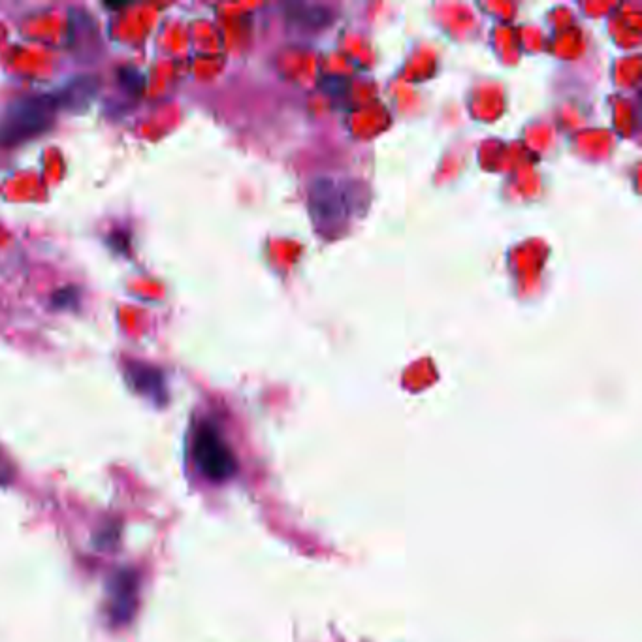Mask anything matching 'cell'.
<instances>
[{"instance_id": "cell-1", "label": "cell", "mask_w": 642, "mask_h": 642, "mask_svg": "<svg viewBox=\"0 0 642 642\" xmlns=\"http://www.w3.org/2000/svg\"><path fill=\"white\" fill-rule=\"evenodd\" d=\"M61 106V98L53 95H31L16 100L0 117V147H14L46 132Z\"/></svg>"}, {"instance_id": "cell-2", "label": "cell", "mask_w": 642, "mask_h": 642, "mask_svg": "<svg viewBox=\"0 0 642 642\" xmlns=\"http://www.w3.org/2000/svg\"><path fill=\"white\" fill-rule=\"evenodd\" d=\"M194 462L202 475L215 482L226 481L236 471V458L225 439L211 424H202L194 435Z\"/></svg>"}, {"instance_id": "cell-3", "label": "cell", "mask_w": 642, "mask_h": 642, "mask_svg": "<svg viewBox=\"0 0 642 642\" xmlns=\"http://www.w3.org/2000/svg\"><path fill=\"white\" fill-rule=\"evenodd\" d=\"M127 375H129L132 386L140 394H145L155 400L164 396V381H162L161 371L155 370L151 366H145L142 362H134V364H130Z\"/></svg>"}, {"instance_id": "cell-4", "label": "cell", "mask_w": 642, "mask_h": 642, "mask_svg": "<svg viewBox=\"0 0 642 642\" xmlns=\"http://www.w3.org/2000/svg\"><path fill=\"white\" fill-rule=\"evenodd\" d=\"M12 477H14V469H12L10 462L6 460V456L0 450V484L12 481Z\"/></svg>"}]
</instances>
